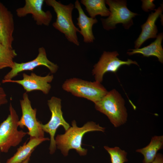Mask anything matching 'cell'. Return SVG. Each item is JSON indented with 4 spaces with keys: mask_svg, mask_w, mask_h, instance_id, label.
I'll use <instances>...</instances> for the list:
<instances>
[{
    "mask_svg": "<svg viewBox=\"0 0 163 163\" xmlns=\"http://www.w3.org/2000/svg\"><path fill=\"white\" fill-rule=\"evenodd\" d=\"M1 83L0 81V86H1Z\"/></svg>",
    "mask_w": 163,
    "mask_h": 163,
    "instance_id": "26",
    "label": "cell"
},
{
    "mask_svg": "<svg viewBox=\"0 0 163 163\" xmlns=\"http://www.w3.org/2000/svg\"><path fill=\"white\" fill-rule=\"evenodd\" d=\"M74 8L78 12V16L77 18L76 24L80 29L79 33L82 36L83 41L85 43H91L94 42L95 37L92 31L93 25L97 22L96 18H92L88 17L84 11L78 0L75 3Z\"/></svg>",
    "mask_w": 163,
    "mask_h": 163,
    "instance_id": "15",
    "label": "cell"
},
{
    "mask_svg": "<svg viewBox=\"0 0 163 163\" xmlns=\"http://www.w3.org/2000/svg\"><path fill=\"white\" fill-rule=\"evenodd\" d=\"M155 10V12H152L149 14L146 21L141 26L142 32L135 42V49L139 48L148 39L155 38L157 37L158 29L155 23L158 17L161 14L162 7L160 6Z\"/></svg>",
    "mask_w": 163,
    "mask_h": 163,
    "instance_id": "14",
    "label": "cell"
},
{
    "mask_svg": "<svg viewBox=\"0 0 163 163\" xmlns=\"http://www.w3.org/2000/svg\"><path fill=\"white\" fill-rule=\"evenodd\" d=\"M61 99L56 97H52L48 100L47 104L51 113V116L49 122L45 124H41V126L44 132L48 133L50 136L49 147L50 153H54L56 146L54 137L57 129L60 126L65 131L70 127L64 119L61 110Z\"/></svg>",
    "mask_w": 163,
    "mask_h": 163,
    "instance_id": "7",
    "label": "cell"
},
{
    "mask_svg": "<svg viewBox=\"0 0 163 163\" xmlns=\"http://www.w3.org/2000/svg\"><path fill=\"white\" fill-rule=\"evenodd\" d=\"M45 2L53 8L56 14V21L53 24L54 27L63 34L69 42L79 46L77 33H79L80 30L74 25L72 18L74 5L70 3L64 5L56 0H46Z\"/></svg>",
    "mask_w": 163,
    "mask_h": 163,
    "instance_id": "2",
    "label": "cell"
},
{
    "mask_svg": "<svg viewBox=\"0 0 163 163\" xmlns=\"http://www.w3.org/2000/svg\"><path fill=\"white\" fill-rule=\"evenodd\" d=\"M119 54L116 51L103 52L98 62L94 66L92 73L95 81L101 83L104 74L108 72L116 73L122 66H129L134 64L138 66L136 61L128 59L127 61L120 60L118 57Z\"/></svg>",
    "mask_w": 163,
    "mask_h": 163,
    "instance_id": "9",
    "label": "cell"
},
{
    "mask_svg": "<svg viewBox=\"0 0 163 163\" xmlns=\"http://www.w3.org/2000/svg\"><path fill=\"white\" fill-rule=\"evenodd\" d=\"M17 55L15 50L7 48L0 43V70L6 68H11L14 66V59Z\"/></svg>",
    "mask_w": 163,
    "mask_h": 163,
    "instance_id": "20",
    "label": "cell"
},
{
    "mask_svg": "<svg viewBox=\"0 0 163 163\" xmlns=\"http://www.w3.org/2000/svg\"><path fill=\"white\" fill-rule=\"evenodd\" d=\"M9 114L0 125V151L8 152L11 147H15L27 134L22 130H18V116L11 103L9 107Z\"/></svg>",
    "mask_w": 163,
    "mask_h": 163,
    "instance_id": "4",
    "label": "cell"
},
{
    "mask_svg": "<svg viewBox=\"0 0 163 163\" xmlns=\"http://www.w3.org/2000/svg\"><path fill=\"white\" fill-rule=\"evenodd\" d=\"M24 6L16 11L17 16L20 18L31 14L36 24L38 25L48 26L53 16L50 11H44L43 9L44 0H25Z\"/></svg>",
    "mask_w": 163,
    "mask_h": 163,
    "instance_id": "12",
    "label": "cell"
},
{
    "mask_svg": "<svg viewBox=\"0 0 163 163\" xmlns=\"http://www.w3.org/2000/svg\"><path fill=\"white\" fill-rule=\"evenodd\" d=\"M125 103L121 94L113 89L94 104L96 109L107 116L114 127H117L124 124L127 120Z\"/></svg>",
    "mask_w": 163,
    "mask_h": 163,
    "instance_id": "3",
    "label": "cell"
},
{
    "mask_svg": "<svg viewBox=\"0 0 163 163\" xmlns=\"http://www.w3.org/2000/svg\"><path fill=\"white\" fill-rule=\"evenodd\" d=\"M142 7L145 11L148 12L150 10H155V5L153 3L154 0H142Z\"/></svg>",
    "mask_w": 163,
    "mask_h": 163,
    "instance_id": "22",
    "label": "cell"
},
{
    "mask_svg": "<svg viewBox=\"0 0 163 163\" xmlns=\"http://www.w3.org/2000/svg\"><path fill=\"white\" fill-rule=\"evenodd\" d=\"M105 3L109 6L110 14L107 18H101L104 29L107 30L113 29L119 23L128 29L133 25V18L138 14L128 8L126 1L107 0Z\"/></svg>",
    "mask_w": 163,
    "mask_h": 163,
    "instance_id": "6",
    "label": "cell"
},
{
    "mask_svg": "<svg viewBox=\"0 0 163 163\" xmlns=\"http://www.w3.org/2000/svg\"><path fill=\"white\" fill-rule=\"evenodd\" d=\"M7 102L6 94L4 88L0 86V106L5 104Z\"/></svg>",
    "mask_w": 163,
    "mask_h": 163,
    "instance_id": "23",
    "label": "cell"
},
{
    "mask_svg": "<svg viewBox=\"0 0 163 163\" xmlns=\"http://www.w3.org/2000/svg\"><path fill=\"white\" fill-rule=\"evenodd\" d=\"M155 40L149 45L141 48L130 49L127 52L129 55L136 54H142L143 56L149 57L153 56L158 58V61L161 63L163 62V49L161 45L163 38L162 33L159 34L156 37Z\"/></svg>",
    "mask_w": 163,
    "mask_h": 163,
    "instance_id": "17",
    "label": "cell"
},
{
    "mask_svg": "<svg viewBox=\"0 0 163 163\" xmlns=\"http://www.w3.org/2000/svg\"><path fill=\"white\" fill-rule=\"evenodd\" d=\"M31 155L29 156L26 159L21 163H29Z\"/></svg>",
    "mask_w": 163,
    "mask_h": 163,
    "instance_id": "25",
    "label": "cell"
},
{
    "mask_svg": "<svg viewBox=\"0 0 163 163\" xmlns=\"http://www.w3.org/2000/svg\"><path fill=\"white\" fill-rule=\"evenodd\" d=\"M22 116L18 122V126L23 128L26 127L28 130L27 134L30 138H42L44 137V132L41 124L36 118L37 110L33 109L27 92L23 95L22 99L20 101Z\"/></svg>",
    "mask_w": 163,
    "mask_h": 163,
    "instance_id": "8",
    "label": "cell"
},
{
    "mask_svg": "<svg viewBox=\"0 0 163 163\" xmlns=\"http://www.w3.org/2000/svg\"><path fill=\"white\" fill-rule=\"evenodd\" d=\"M72 126L66 131L64 134L57 135L55 139L56 147L65 156L68 155L69 151L71 149L75 150L80 155H86L87 150L82 146L84 134L93 131L104 132L105 129L92 121L88 122L82 127H79L74 120L72 121Z\"/></svg>",
    "mask_w": 163,
    "mask_h": 163,
    "instance_id": "1",
    "label": "cell"
},
{
    "mask_svg": "<svg viewBox=\"0 0 163 163\" xmlns=\"http://www.w3.org/2000/svg\"><path fill=\"white\" fill-rule=\"evenodd\" d=\"M48 138H30L27 143L20 146L12 157L8 159L6 163H21L31 155L34 149L43 142L49 140Z\"/></svg>",
    "mask_w": 163,
    "mask_h": 163,
    "instance_id": "16",
    "label": "cell"
},
{
    "mask_svg": "<svg viewBox=\"0 0 163 163\" xmlns=\"http://www.w3.org/2000/svg\"><path fill=\"white\" fill-rule=\"evenodd\" d=\"M65 91L74 95L90 100L94 104L101 100L108 91L101 84L73 78L67 79L62 85Z\"/></svg>",
    "mask_w": 163,
    "mask_h": 163,
    "instance_id": "5",
    "label": "cell"
},
{
    "mask_svg": "<svg viewBox=\"0 0 163 163\" xmlns=\"http://www.w3.org/2000/svg\"><path fill=\"white\" fill-rule=\"evenodd\" d=\"M43 66L46 67L52 74L56 73L58 69L56 64L50 61L47 58L45 48L41 47L38 49V53L33 60L24 62L17 63L14 62L11 70L4 76L3 80L12 79L20 72L25 71H33L36 68Z\"/></svg>",
    "mask_w": 163,
    "mask_h": 163,
    "instance_id": "10",
    "label": "cell"
},
{
    "mask_svg": "<svg viewBox=\"0 0 163 163\" xmlns=\"http://www.w3.org/2000/svg\"><path fill=\"white\" fill-rule=\"evenodd\" d=\"M104 147L110 156L111 163H124L128 161L127 152L119 147L110 148L104 146Z\"/></svg>",
    "mask_w": 163,
    "mask_h": 163,
    "instance_id": "21",
    "label": "cell"
},
{
    "mask_svg": "<svg viewBox=\"0 0 163 163\" xmlns=\"http://www.w3.org/2000/svg\"><path fill=\"white\" fill-rule=\"evenodd\" d=\"M81 3L85 7L90 17L95 18L98 15L102 17L108 16L110 11L106 6L105 0H81Z\"/></svg>",
    "mask_w": 163,
    "mask_h": 163,
    "instance_id": "19",
    "label": "cell"
},
{
    "mask_svg": "<svg viewBox=\"0 0 163 163\" xmlns=\"http://www.w3.org/2000/svg\"><path fill=\"white\" fill-rule=\"evenodd\" d=\"M163 136H155L153 137L149 143L146 147L137 149V152L142 154L144 157L143 163H151L154 160L157 152L163 148Z\"/></svg>",
    "mask_w": 163,
    "mask_h": 163,
    "instance_id": "18",
    "label": "cell"
},
{
    "mask_svg": "<svg viewBox=\"0 0 163 163\" xmlns=\"http://www.w3.org/2000/svg\"><path fill=\"white\" fill-rule=\"evenodd\" d=\"M14 30L13 15L0 1V43L7 48H12Z\"/></svg>",
    "mask_w": 163,
    "mask_h": 163,
    "instance_id": "13",
    "label": "cell"
},
{
    "mask_svg": "<svg viewBox=\"0 0 163 163\" xmlns=\"http://www.w3.org/2000/svg\"><path fill=\"white\" fill-rule=\"evenodd\" d=\"M152 163H163L162 155L160 153L157 154L154 160Z\"/></svg>",
    "mask_w": 163,
    "mask_h": 163,
    "instance_id": "24",
    "label": "cell"
},
{
    "mask_svg": "<svg viewBox=\"0 0 163 163\" xmlns=\"http://www.w3.org/2000/svg\"><path fill=\"white\" fill-rule=\"evenodd\" d=\"M22 76L23 78L21 80H2V82L18 84L22 86L26 92L39 90L46 94L49 93L51 88V85L49 83L51 82L53 79V75L49 74L45 76H42L32 72L30 75L23 73Z\"/></svg>",
    "mask_w": 163,
    "mask_h": 163,
    "instance_id": "11",
    "label": "cell"
},
{
    "mask_svg": "<svg viewBox=\"0 0 163 163\" xmlns=\"http://www.w3.org/2000/svg\"></svg>",
    "mask_w": 163,
    "mask_h": 163,
    "instance_id": "27",
    "label": "cell"
}]
</instances>
